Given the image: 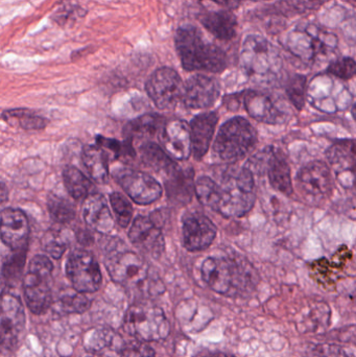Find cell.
<instances>
[{
    "mask_svg": "<svg viewBox=\"0 0 356 357\" xmlns=\"http://www.w3.org/2000/svg\"><path fill=\"white\" fill-rule=\"evenodd\" d=\"M205 357H235V356H231V354H211V356H205Z\"/></svg>",
    "mask_w": 356,
    "mask_h": 357,
    "instance_id": "7dc6e473",
    "label": "cell"
},
{
    "mask_svg": "<svg viewBox=\"0 0 356 357\" xmlns=\"http://www.w3.org/2000/svg\"><path fill=\"white\" fill-rule=\"evenodd\" d=\"M309 357H355V354L336 344H317L309 348Z\"/></svg>",
    "mask_w": 356,
    "mask_h": 357,
    "instance_id": "f35d334b",
    "label": "cell"
},
{
    "mask_svg": "<svg viewBox=\"0 0 356 357\" xmlns=\"http://www.w3.org/2000/svg\"><path fill=\"white\" fill-rule=\"evenodd\" d=\"M121 356L123 357H156L155 351L152 347L146 345L144 342H133V343L127 344L121 349Z\"/></svg>",
    "mask_w": 356,
    "mask_h": 357,
    "instance_id": "b9f144b4",
    "label": "cell"
},
{
    "mask_svg": "<svg viewBox=\"0 0 356 357\" xmlns=\"http://www.w3.org/2000/svg\"><path fill=\"white\" fill-rule=\"evenodd\" d=\"M219 115L215 112H205L196 115L189 125L192 153L196 160H202L208 153L215 135Z\"/></svg>",
    "mask_w": 356,
    "mask_h": 357,
    "instance_id": "ffe728a7",
    "label": "cell"
},
{
    "mask_svg": "<svg viewBox=\"0 0 356 357\" xmlns=\"http://www.w3.org/2000/svg\"><path fill=\"white\" fill-rule=\"evenodd\" d=\"M18 253L15 254L6 264H4L3 270H2V277L6 282L13 284L16 282L17 279L20 276L22 272L23 266L25 261V249L17 251Z\"/></svg>",
    "mask_w": 356,
    "mask_h": 357,
    "instance_id": "74e56055",
    "label": "cell"
},
{
    "mask_svg": "<svg viewBox=\"0 0 356 357\" xmlns=\"http://www.w3.org/2000/svg\"><path fill=\"white\" fill-rule=\"evenodd\" d=\"M184 84L179 73L169 67L157 69L148 77L146 90L160 110L173 108L183 96Z\"/></svg>",
    "mask_w": 356,
    "mask_h": 357,
    "instance_id": "7c38bea8",
    "label": "cell"
},
{
    "mask_svg": "<svg viewBox=\"0 0 356 357\" xmlns=\"http://www.w3.org/2000/svg\"><path fill=\"white\" fill-rule=\"evenodd\" d=\"M29 235V220L20 210L4 209L0 214V237L13 251L24 250Z\"/></svg>",
    "mask_w": 356,
    "mask_h": 357,
    "instance_id": "d6986e66",
    "label": "cell"
},
{
    "mask_svg": "<svg viewBox=\"0 0 356 357\" xmlns=\"http://www.w3.org/2000/svg\"><path fill=\"white\" fill-rule=\"evenodd\" d=\"M4 121L8 125L18 126L24 130H42L46 127V119L33 114V112L24 109H16V110L6 111L2 115Z\"/></svg>",
    "mask_w": 356,
    "mask_h": 357,
    "instance_id": "4dcf8cb0",
    "label": "cell"
},
{
    "mask_svg": "<svg viewBox=\"0 0 356 357\" xmlns=\"http://www.w3.org/2000/svg\"><path fill=\"white\" fill-rule=\"evenodd\" d=\"M167 177L164 186L169 201L180 205H185L192 201L194 192V172L192 169L183 171L177 167Z\"/></svg>",
    "mask_w": 356,
    "mask_h": 357,
    "instance_id": "603a6c76",
    "label": "cell"
},
{
    "mask_svg": "<svg viewBox=\"0 0 356 357\" xmlns=\"http://www.w3.org/2000/svg\"><path fill=\"white\" fill-rule=\"evenodd\" d=\"M327 0H290L294 8L300 12L318 8L322 4L325 3Z\"/></svg>",
    "mask_w": 356,
    "mask_h": 357,
    "instance_id": "ee69618b",
    "label": "cell"
},
{
    "mask_svg": "<svg viewBox=\"0 0 356 357\" xmlns=\"http://www.w3.org/2000/svg\"><path fill=\"white\" fill-rule=\"evenodd\" d=\"M242 98L245 108L253 119L269 123H277L281 119L279 110L276 108L271 98L265 93L250 90L245 92Z\"/></svg>",
    "mask_w": 356,
    "mask_h": 357,
    "instance_id": "d4e9b609",
    "label": "cell"
},
{
    "mask_svg": "<svg viewBox=\"0 0 356 357\" xmlns=\"http://www.w3.org/2000/svg\"><path fill=\"white\" fill-rule=\"evenodd\" d=\"M268 177L272 187L284 195H290L294 192L291 167L284 153L275 149H270L268 158Z\"/></svg>",
    "mask_w": 356,
    "mask_h": 357,
    "instance_id": "7402d4cb",
    "label": "cell"
},
{
    "mask_svg": "<svg viewBox=\"0 0 356 357\" xmlns=\"http://www.w3.org/2000/svg\"><path fill=\"white\" fill-rule=\"evenodd\" d=\"M84 357H102V356H84Z\"/></svg>",
    "mask_w": 356,
    "mask_h": 357,
    "instance_id": "c3c4849f",
    "label": "cell"
},
{
    "mask_svg": "<svg viewBox=\"0 0 356 357\" xmlns=\"http://www.w3.org/2000/svg\"><path fill=\"white\" fill-rule=\"evenodd\" d=\"M96 140H98V144H100V148H105L110 151L116 158L135 156L132 142H127V140L121 144L117 140L108 139V138L102 137V136H98Z\"/></svg>",
    "mask_w": 356,
    "mask_h": 357,
    "instance_id": "ab89813d",
    "label": "cell"
},
{
    "mask_svg": "<svg viewBox=\"0 0 356 357\" xmlns=\"http://www.w3.org/2000/svg\"><path fill=\"white\" fill-rule=\"evenodd\" d=\"M25 331L22 302L14 294L0 295V354H13L20 345Z\"/></svg>",
    "mask_w": 356,
    "mask_h": 357,
    "instance_id": "30bf717a",
    "label": "cell"
},
{
    "mask_svg": "<svg viewBox=\"0 0 356 357\" xmlns=\"http://www.w3.org/2000/svg\"><path fill=\"white\" fill-rule=\"evenodd\" d=\"M56 307L59 312L65 314H82L90 307V301L83 294L77 291L75 294L64 295L56 301Z\"/></svg>",
    "mask_w": 356,
    "mask_h": 357,
    "instance_id": "836d02e7",
    "label": "cell"
},
{
    "mask_svg": "<svg viewBox=\"0 0 356 357\" xmlns=\"http://www.w3.org/2000/svg\"><path fill=\"white\" fill-rule=\"evenodd\" d=\"M111 206L116 215L117 222L123 228H127L133 216V207L127 197L121 193L114 192L110 197Z\"/></svg>",
    "mask_w": 356,
    "mask_h": 357,
    "instance_id": "d590c367",
    "label": "cell"
},
{
    "mask_svg": "<svg viewBox=\"0 0 356 357\" xmlns=\"http://www.w3.org/2000/svg\"><path fill=\"white\" fill-rule=\"evenodd\" d=\"M240 65L247 75L255 81L272 83L282 70L279 50L261 36H248L242 44Z\"/></svg>",
    "mask_w": 356,
    "mask_h": 357,
    "instance_id": "5b68a950",
    "label": "cell"
},
{
    "mask_svg": "<svg viewBox=\"0 0 356 357\" xmlns=\"http://www.w3.org/2000/svg\"><path fill=\"white\" fill-rule=\"evenodd\" d=\"M253 1H265V0H253Z\"/></svg>",
    "mask_w": 356,
    "mask_h": 357,
    "instance_id": "681fc988",
    "label": "cell"
},
{
    "mask_svg": "<svg viewBox=\"0 0 356 357\" xmlns=\"http://www.w3.org/2000/svg\"><path fill=\"white\" fill-rule=\"evenodd\" d=\"M8 191L6 185L0 182V205L8 199Z\"/></svg>",
    "mask_w": 356,
    "mask_h": 357,
    "instance_id": "bcb514c9",
    "label": "cell"
},
{
    "mask_svg": "<svg viewBox=\"0 0 356 357\" xmlns=\"http://www.w3.org/2000/svg\"><path fill=\"white\" fill-rule=\"evenodd\" d=\"M86 12L82 10L79 6H65L63 8H59L58 12L54 13L52 19L59 24L65 25L70 20H73L75 16H85Z\"/></svg>",
    "mask_w": 356,
    "mask_h": 357,
    "instance_id": "7bdbcfd3",
    "label": "cell"
},
{
    "mask_svg": "<svg viewBox=\"0 0 356 357\" xmlns=\"http://www.w3.org/2000/svg\"><path fill=\"white\" fill-rule=\"evenodd\" d=\"M65 186L75 199H85L91 191V182L79 169L68 167L63 173Z\"/></svg>",
    "mask_w": 356,
    "mask_h": 357,
    "instance_id": "f546056e",
    "label": "cell"
},
{
    "mask_svg": "<svg viewBox=\"0 0 356 357\" xmlns=\"http://www.w3.org/2000/svg\"><path fill=\"white\" fill-rule=\"evenodd\" d=\"M203 26L221 41H231L238 31V19L230 10L209 12L200 18Z\"/></svg>",
    "mask_w": 356,
    "mask_h": 357,
    "instance_id": "cb8c5ba5",
    "label": "cell"
},
{
    "mask_svg": "<svg viewBox=\"0 0 356 357\" xmlns=\"http://www.w3.org/2000/svg\"><path fill=\"white\" fill-rule=\"evenodd\" d=\"M211 1L228 8H236L242 3V0H211Z\"/></svg>",
    "mask_w": 356,
    "mask_h": 357,
    "instance_id": "f6af8a7d",
    "label": "cell"
},
{
    "mask_svg": "<svg viewBox=\"0 0 356 357\" xmlns=\"http://www.w3.org/2000/svg\"><path fill=\"white\" fill-rule=\"evenodd\" d=\"M125 328L137 341L160 342L171 333L164 312L150 302L134 304L125 317Z\"/></svg>",
    "mask_w": 356,
    "mask_h": 357,
    "instance_id": "52a82bcc",
    "label": "cell"
},
{
    "mask_svg": "<svg viewBox=\"0 0 356 357\" xmlns=\"http://www.w3.org/2000/svg\"><path fill=\"white\" fill-rule=\"evenodd\" d=\"M355 71L356 63L355 59L349 58V56L334 61L327 67V73L330 75L341 79H345V81L353 79L355 75Z\"/></svg>",
    "mask_w": 356,
    "mask_h": 357,
    "instance_id": "8d00e7d4",
    "label": "cell"
},
{
    "mask_svg": "<svg viewBox=\"0 0 356 357\" xmlns=\"http://www.w3.org/2000/svg\"><path fill=\"white\" fill-rule=\"evenodd\" d=\"M47 206L52 218L61 224L71 222L75 218V211L72 204L64 197L50 195L48 197Z\"/></svg>",
    "mask_w": 356,
    "mask_h": 357,
    "instance_id": "1f68e13d",
    "label": "cell"
},
{
    "mask_svg": "<svg viewBox=\"0 0 356 357\" xmlns=\"http://www.w3.org/2000/svg\"><path fill=\"white\" fill-rule=\"evenodd\" d=\"M163 117L156 114H146L134 119L125 128V135L127 142L134 139H150L160 134L164 125Z\"/></svg>",
    "mask_w": 356,
    "mask_h": 357,
    "instance_id": "484cf974",
    "label": "cell"
},
{
    "mask_svg": "<svg viewBox=\"0 0 356 357\" xmlns=\"http://www.w3.org/2000/svg\"><path fill=\"white\" fill-rule=\"evenodd\" d=\"M297 187L307 203L317 205L326 201L334 189L330 167L322 161L309 163L297 175Z\"/></svg>",
    "mask_w": 356,
    "mask_h": 357,
    "instance_id": "8fae6325",
    "label": "cell"
},
{
    "mask_svg": "<svg viewBox=\"0 0 356 357\" xmlns=\"http://www.w3.org/2000/svg\"><path fill=\"white\" fill-rule=\"evenodd\" d=\"M201 273L212 291L226 297L248 296L258 283L256 270L240 256L207 258Z\"/></svg>",
    "mask_w": 356,
    "mask_h": 357,
    "instance_id": "7a4b0ae2",
    "label": "cell"
},
{
    "mask_svg": "<svg viewBox=\"0 0 356 357\" xmlns=\"http://www.w3.org/2000/svg\"><path fill=\"white\" fill-rule=\"evenodd\" d=\"M217 226L212 220L199 211H188L182 218V241L189 252H200L208 249L215 237Z\"/></svg>",
    "mask_w": 356,
    "mask_h": 357,
    "instance_id": "9a60e30c",
    "label": "cell"
},
{
    "mask_svg": "<svg viewBox=\"0 0 356 357\" xmlns=\"http://www.w3.org/2000/svg\"><path fill=\"white\" fill-rule=\"evenodd\" d=\"M113 333L107 329H100L94 331L86 342V347L91 351H100L105 348L110 347L112 345Z\"/></svg>",
    "mask_w": 356,
    "mask_h": 357,
    "instance_id": "60d3db41",
    "label": "cell"
},
{
    "mask_svg": "<svg viewBox=\"0 0 356 357\" xmlns=\"http://www.w3.org/2000/svg\"><path fill=\"white\" fill-rule=\"evenodd\" d=\"M176 50L186 71L223 73L228 56L219 46L205 41L200 29L194 25L179 27L175 37Z\"/></svg>",
    "mask_w": 356,
    "mask_h": 357,
    "instance_id": "3957f363",
    "label": "cell"
},
{
    "mask_svg": "<svg viewBox=\"0 0 356 357\" xmlns=\"http://www.w3.org/2000/svg\"><path fill=\"white\" fill-rule=\"evenodd\" d=\"M140 155L142 162L146 167L157 173L165 174V176L171 174L178 167L177 163L173 162V159L162 150V148L153 142H144L140 146Z\"/></svg>",
    "mask_w": 356,
    "mask_h": 357,
    "instance_id": "4316f807",
    "label": "cell"
},
{
    "mask_svg": "<svg viewBox=\"0 0 356 357\" xmlns=\"http://www.w3.org/2000/svg\"><path fill=\"white\" fill-rule=\"evenodd\" d=\"M221 96V86L212 77L204 75H192L184 85L182 102L186 108H210Z\"/></svg>",
    "mask_w": 356,
    "mask_h": 357,
    "instance_id": "2e32d148",
    "label": "cell"
},
{
    "mask_svg": "<svg viewBox=\"0 0 356 357\" xmlns=\"http://www.w3.org/2000/svg\"><path fill=\"white\" fill-rule=\"evenodd\" d=\"M66 273L79 293H94L102 284L100 266L94 256L85 250H75L68 257Z\"/></svg>",
    "mask_w": 356,
    "mask_h": 357,
    "instance_id": "4fadbf2b",
    "label": "cell"
},
{
    "mask_svg": "<svg viewBox=\"0 0 356 357\" xmlns=\"http://www.w3.org/2000/svg\"><path fill=\"white\" fill-rule=\"evenodd\" d=\"M336 46L338 38L316 24L297 26L288 38V50L305 63L332 54Z\"/></svg>",
    "mask_w": 356,
    "mask_h": 357,
    "instance_id": "ba28073f",
    "label": "cell"
},
{
    "mask_svg": "<svg viewBox=\"0 0 356 357\" xmlns=\"http://www.w3.org/2000/svg\"><path fill=\"white\" fill-rule=\"evenodd\" d=\"M105 264L112 280L129 291L146 297L161 295L164 291L162 282L150 274L146 260L134 252H112L107 256Z\"/></svg>",
    "mask_w": 356,
    "mask_h": 357,
    "instance_id": "277c9868",
    "label": "cell"
},
{
    "mask_svg": "<svg viewBox=\"0 0 356 357\" xmlns=\"http://www.w3.org/2000/svg\"><path fill=\"white\" fill-rule=\"evenodd\" d=\"M194 192L203 206L227 218L246 215L256 199L254 175L248 167H228L219 181L203 176L196 180Z\"/></svg>",
    "mask_w": 356,
    "mask_h": 357,
    "instance_id": "6da1fadb",
    "label": "cell"
},
{
    "mask_svg": "<svg viewBox=\"0 0 356 357\" xmlns=\"http://www.w3.org/2000/svg\"><path fill=\"white\" fill-rule=\"evenodd\" d=\"M115 178L127 195L139 205H150L162 195L160 183L144 172L121 169L116 172Z\"/></svg>",
    "mask_w": 356,
    "mask_h": 357,
    "instance_id": "5bb4252c",
    "label": "cell"
},
{
    "mask_svg": "<svg viewBox=\"0 0 356 357\" xmlns=\"http://www.w3.org/2000/svg\"><path fill=\"white\" fill-rule=\"evenodd\" d=\"M83 216L86 224L100 234H108L114 228L108 204L102 195H89L83 206Z\"/></svg>",
    "mask_w": 356,
    "mask_h": 357,
    "instance_id": "44dd1931",
    "label": "cell"
},
{
    "mask_svg": "<svg viewBox=\"0 0 356 357\" xmlns=\"http://www.w3.org/2000/svg\"><path fill=\"white\" fill-rule=\"evenodd\" d=\"M161 228L162 227L157 225L150 216H137L130 229V241L138 249L154 257H159L165 249L164 236Z\"/></svg>",
    "mask_w": 356,
    "mask_h": 357,
    "instance_id": "ac0fdd59",
    "label": "cell"
},
{
    "mask_svg": "<svg viewBox=\"0 0 356 357\" xmlns=\"http://www.w3.org/2000/svg\"><path fill=\"white\" fill-rule=\"evenodd\" d=\"M84 165L94 181L106 182L108 178V156L100 146H87L82 153Z\"/></svg>",
    "mask_w": 356,
    "mask_h": 357,
    "instance_id": "83f0119b",
    "label": "cell"
},
{
    "mask_svg": "<svg viewBox=\"0 0 356 357\" xmlns=\"http://www.w3.org/2000/svg\"><path fill=\"white\" fill-rule=\"evenodd\" d=\"M327 158L336 169H349L353 172L355 167V142L344 140L334 144L328 151Z\"/></svg>",
    "mask_w": 356,
    "mask_h": 357,
    "instance_id": "f1b7e54d",
    "label": "cell"
},
{
    "mask_svg": "<svg viewBox=\"0 0 356 357\" xmlns=\"http://www.w3.org/2000/svg\"><path fill=\"white\" fill-rule=\"evenodd\" d=\"M307 77L302 75H294L286 86V94H288L291 102L298 110H302L304 108L305 100H307Z\"/></svg>",
    "mask_w": 356,
    "mask_h": 357,
    "instance_id": "e575fe53",
    "label": "cell"
},
{
    "mask_svg": "<svg viewBox=\"0 0 356 357\" xmlns=\"http://www.w3.org/2000/svg\"><path fill=\"white\" fill-rule=\"evenodd\" d=\"M44 249L52 257L59 259L62 257L63 254L68 248L69 241L62 231L50 229L44 234L43 239Z\"/></svg>",
    "mask_w": 356,
    "mask_h": 357,
    "instance_id": "d6a6232c",
    "label": "cell"
},
{
    "mask_svg": "<svg viewBox=\"0 0 356 357\" xmlns=\"http://www.w3.org/2000/svg\"><path fill=\"white\" fill-rule=\"evenodd\" d=\"M159 140L162 150L175 160H187L192 155L189 126L184 121H165Z\"/></svg>",
    "mask_w": 356,
    "mask_h": 357,
    "instance_id": "e0dca14e",
    "label": "cell"
},
{
    "mask_svg": "<svg viewBox=\"0 0 356 357\" xmlns=\"http://www.w3.org/2000/svg\"><path fill=\"white\" fill-rule=\"evenodd\" d=\"M257 133L250 121L234 117L224 123L215 138L213 154L227 162H235L253 150Z\"/></svg>",
    "mask_w": 356,
    "mask_h": 357,
    "instance_id": "8992f818",
    "label": "cell"
},
{
    "mask_svg": "<svg viewBox=\"0 0 356 357\" xmlns=\"http://www.w3.org/2000/svg\"><path fill=\"white\" fill-rule=\"evenodd\" d=\"M52 264L46 256L38 255L29 262L23 289L29 310L42 314L52 304Z\"/></svg>",
    "mask_w": 356,
    "mask_h": 357,
    "instance_id": "9c48e42d",
    "label": "cell"
}]
</instances>
